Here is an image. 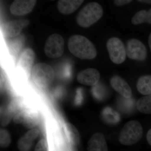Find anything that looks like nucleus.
Listing matches in <instances>:
<instances>
[{
  "label": "nucleus",
  "instance_id": "4be33fe9",
  "mask_svg": "<svg viewBox=\"0 0 151 151\" xmlns=\"http://www.w3.org/2000/svg\"><path fill=\"white\" fill-rule=\"evenodd\" d=\"M66 130L68 137L73 142L76 140L78 137V133L75 127L71 124H68L66 126Z\"/></svg>",
  "mask_w": 151,
  "mask_h": 151
},
{
  "label": "nucleus",
  "instance_id": "ddd939ff",
  "mask_svg": "<svg viewBox=\"0 0 151 151\" xmlns=\"http://www.w3.org/2000/svg\"><path fill=\"white\" fill-rule=\"evenodd\" d=\"M111 86L115 91L121 94L124 98L129 99L132 97V89L123 78L119 76H114L110 81Z\"/></svg>",
  "mask_w": 151,
  "mask_h": 151
},
{
  "label": "nucleus",
  "instance_id": "393cba45",
  "mask_svg": "<svg viewBox=\"0 0 151 151\" xmlns=\"http://www.w3.org/2000/svg\"><path fill=\"white\" fill-rule=\"evenodd\" d=\"M147 139L149 145L151 146V129L147 133Z\"/></svg>",
  "mask_w": 151,
  "mask_h": 151
},
{
  "label": "nucleus",
  "instance_id": "1a4fd4ad",
  "mask_svg": "<svg viewBox=\"0 0 151 151\" xmlns=\"http://www.w3.org/2000/svg\"><path fill=\"white\" fill-rule=\"evenodd\" d=\"M36 3L35 0H16L11 5L10 12L14 16L25 15L32 12Z\"/></svg>",
  "mask_w": 151,
  "mask_h": 151
},
{
  "label": "nucleus",
  "instance_id": "a211bd4d",
  "mask_svg": "<svg viewBox=\"0 0 151 151\" xmlns=\"http://www.w3.org/2000/svg\"><path fill=\"white\" fill-rule=\"evenodd\" d=\"M132 23L134 25L144 23L151 24V8L148 11L142 10L137 12L132 17Z\"/></svg>",
  "mask_w": 151,
  "mask_h": 151
},
{
  "label": "nucleus",
  "instance_id": "0eeeda50",
  "mask_svg": "<svg viewBox=\"0 0 151 151\" xmlns=\"http://www.w3.org/2000/svg\"><path fill=\"white\" fill-rule=\"evenodd\" d=\"M126 49L127 55L130 59L143 61L147 58V50L145 46L137 39L129 40Z\"/></svg>",
  "mask_w": 151,
  "mask_h": 151
},
{
  "label": "nucleus",
  "instance_id": "2eb2a0df",
  "mask_svg": "<svg viewBox=\"0 0 151 151\" xmlns=\"http://www.w3.org/2000/svg\"><path fill=\"white\" fill-rule=\"evenodd\" d=\"M83 0H60L57 8L60 13L70 14L75 12L84 2Z\"/></svg>",
  "mask_w": 151,
  "mask_h": 151
},
{
  "label": "nucleus",
  "instance_id": "7ed1b4c3",
  "mask_svg": "<svg viewBox=\"0 0 151 151\" xmlns=\"http://www.w3.org/2000/svg\"><path fill=\"white\" fill-rule=\"evenodd\" d=\"M142 135V125L138 121L133 120L124 125L119 134V141L124 145H132L139 141Z\"/></svg>",
  "mask_w": 151,
  "mask_h": 151
},
{
  "label": "nucleus",
  "instance_id": "39448f33",
  "mask_svg": "<svg viewBox=\"0 0 151 151\" xmlns=\"http://www.w3.org/2000/svg\"><path fill=\"white\" fill-rule=\"evenodd\" d=\"M64 39L60 35H51L47 38L45 42V53L50 58H59L64 52Z\"/></svg>",
  "mask_w": 151,
  "mask_h": 151
},
{
  "label": "nucleus",
  "instance_id": "a878e982",
  "mask_svg": "<svg viewBox=\"0 0 151 151\" xmlns=\"http://www.w3.org/2000/svg\"><path fill=\"white\" fill-rule=\"evenodd\" d=\"M138 2L141 3H146V4H151V0H139Z\"/></svg>",
  "mask_w": 151,
  "mask_h": 151
},
{
  "label": "nucleus",
  "instance_id": "423d86ee",
  "mask_svg": "<svg viewBox=\"0 0 151 151\" xmlns=\"http://www.w3.org/2000/svg\"><path fill=\"white\" fill-rule=\"evenodd\" d=\"M106 47L112 62L120 64L124 62L127 56L126 49L120 39L116 37L109 39Z\"/></svg>",
  "mask_w": 151,
  "mask_h": 151
},
{
  "label": "nucleus",
  "instance_id": "dca6fc26",
  "mask_svg": "<svg viewBox=\"0 0 151 151\" xmlns=\"http://www.w3.org/2000/svg\"><path fill=\"white\" fill-rule=\"evenodd\" d=\"M13 121L16 124H22L31 129H34V127L36 125L37 121L34 114L23 111L17 113L14 116Z\"/></svg>",
  "mask_w": 151,
  "mask_h": 151
},
{
  "label": "nucleus",
  "instance_id": "f257e3e1",
  "mask_svg": "<svg viewBox=\"0 0 151 151\" xmlns=\"http://www.w3.org/2000/svg\"><path fill=\"white\" fill-rule=\"evenodd\" d=\"M68 50L79 59L92 60L97 55L94 45L83 35H76L70 36L68 42Z\"/></svg>",
  "mask_w": 151,
  "mask_h": 151
},
{
  "label": "nucleus",
  "instance_id": "6e6552de",
  "mask_svg": "<svg viewBox=\"0 0 151 151\" xmlns=\"http://www.w3.org/2000/svg\"><path fill=\"white\" fill-rule=\"evenodd\" d=\"M27 19H19L6 22L3 26L2 32L6 37H14L19 35L23 29L29 24Z\"/></svg>",
  "mask_w": 151,
  "mask_h": 151
},
{
  "label": "nucleus",
  "instance_id": "f8f14e48",
  "mask_svg": "<svg viewBox=\"0 0 151 151\" xmlns=\"http://www.w3.org/2000/svg\"><path fill=\"white\" fill-rule=\"evenodd\" d=\"M40 132L37 129H31L19 139L17 147L19 151H29L34 144L35 141L39 135Z\"/></svg>",
  "mask_w": 151,
  "mask_h": 151
},
{
  "label": "nucleus",
  "instance_id": "4468645a",
  "mask_svg": "<svg viewBox=\"0 0 151 151\" xmlns=\"http://www.w3.org/2000/svg\"><path fill=\"white\" fill-rule=\"evenodd\" d=\"M88 151H108L105 137L100 133H95L87 143Z\"/></svg>",
  "mask_w": 151,
  "mask_h": 151
},
{
  "label": "nucleus",
  "instance_id": "6ab92c4d",
  "mask_svg": "<svg viewBox=\"0 0 151 151\" xmlns=\"http://www.w3.org/2000/svg\"><path fill=\"white\" fill-rule=\"evenodd\" d=\"M137 108L141 113L151 114V94L141 97L137 102Z\"/></svg>",
  "mask_w": 151,
  "mask_h": 151
},
{
  "label": "nucleus",
  "instance_id": "9d476101",
  "mask_svg": "<svg viewBox=\"0 0 151 151\" xmlns=\"http://www.w3.org/2000/svg\"><path fill=\"white\" fill-rule=\"evenodd\" d=\"M100 72L95 68H88L81 70L77 74V81L80 84L86 86H94L99 82Z\"/></svg>",
  "mask_w": 151,
  "mask_h": 151
},
{
  "label": "nucleus",
  "instance_id": "f03ea898",
  "mask_svg": "<svg viewBox=\"0 0 151 151\" xmlns=\"http://www.w3.org/2000/svg\"><path fill=\"white\" fill-rule=\"evenodd\" d=\"M103 14L102 6L95 2H90L79 11L76 17V22L81 27H88L99 21Z\"/></svg>",
  "mask_w": 151,
  "mask_h": 151
},
{
  "label": "nucleus",
  "instance_id": "bb28decb",
  "mask_svg": "<svg viewBox=\"0 0 151 151\" xmlns=\"http://www.w3.org/2000/svg\"><path fill=\"white\" fill-rule=\"evenodd\" d=\"M148 43L151 52V33L150 34L148 38Z\"/></svg>",
  "mask_w": 151,
  "mask_h": 151
},
{
  "label": "nucleus",
  "instance_id": "412c9836",
  "mask_svg": "<svg viewBox=\"0 0 151 151\" xmlns=\"http://www.w3.org/2000/svg\"><path fill=\"white\" fill-rule=\"evenodd\" d=\"M12 142L9 132L6 129H1L0 131V146L2 148L8 147Z\"/></svg>",
  "mask_w": 151,
  "mask_h": 151
},
{
  "label": "nucleus",
  "instance_id": "f3484780",
  "mask_svg": "<svg viewBox=\"0 0 151 151\" xmlns=\"http://www.w3.org/2000/svg\"><path fill=\"white\" fill-rule=\"evenodd\" d=\"M137 88L139 92L143 95L151 94V75L141 76L137 82Z\"/></svg>",
  "mask_w": 151,
  "mask_h": 151
},
{
  "label": "nucleus",
  "instance_id": "aec40b11",
  "mask_svg": "<svg viewBox=\"0 0 151 151\" xmlns=\"http://www.w3.org/2000/svg\"><path fill=\"white\" fill-rule=\"evenodd\" d=\"M13 113L11 108H4L1 110V124L3 127L9 124L12 119Z\"/></svg>",
  "mask_w": 151,
  "mask_h": 151
},
{
  "label": "nucleus",
  "instance_id": "5701e85b",
  "mask_svg": "<svg viewBox=\"0 0 151 151\" xmlns=\"http://www.w3.org/2000/svg\"><path fill=\"white\" fill-rule=\"evenodd\" d=\"M47 142L45 139H41L35 146V151H48Z\"/></svg>",
  "mask_w": 151,
  "mask_h": 151
},
{
  "label": "nucleus",
  "instance_id": "20e7f679",
  "mask_svg": "<svg viewBox=\"0 0 151 151\" xmlns=\"http://www.w3.org/2000/svg\"><path fill=\"white\" fill-rule=\"evenodd\" d=\"M31 75L35 84L41 88L49 86L54 80L55 76L52 68L45 63H38L34 65Z\"/></svg>",
  "mask_w": 151,
  "mask_h": 151
},
{
  "label": "nucleus",
  "instance_id": "b1692460",
  "mask_svg": "<svg viewBox=\"0 0 151 151\" xmlns=\"http://www.w3.org/2000/svg\"><path fill=\"white\" fill-rule=\"evenodd\" d=\"M132 1H133L132 0H115L113 2L116 6H120L129 4L130 3L132 2Z\"/></svg>",
  "mask_w": 151,
  "mask_h": 151
},
{
  "label": "nucleus",
  "instance_id": "9b49d317",
  "mask_svg": "<svg viewBox=\"0 0 151 151\" xmlns=\"http://www.w3.org/2000/svg\"><path fill=\"white\" fill-rule=\"evenodd\" d=\"M35 55L32 49H25L19 57L18 66L25 73L29 75L31 72L35 60Z\"/></svg>",
  "mask_w": 151,
  "mask_h": 151
}]
</instances>
